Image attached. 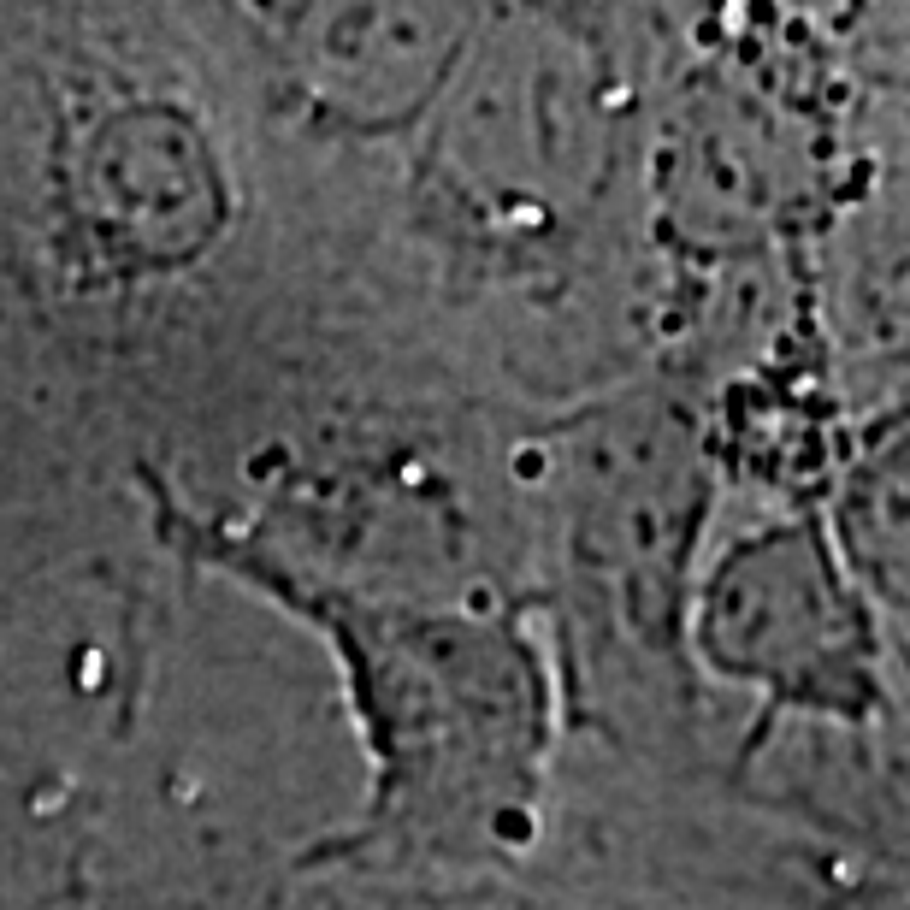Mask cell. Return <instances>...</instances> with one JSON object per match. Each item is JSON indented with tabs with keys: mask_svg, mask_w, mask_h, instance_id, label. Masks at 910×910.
<instances>
[{
	"mask_svg": "<svg viewBox=\"0 0 910 910\" xmlns=\"http://www.w3.org/2000/svg\"><path fill=\"white\" fill-rule=\"evenodd\" d=\"M692 668L727 721V786L905 780V627L851 574L828 503L715 515Z\"/></svg>",
	"mask_w": 910,
	"mask_h": 910,
	"instance_id": "obj_5",
	"label": "cell"
},
{
	"mask_svg": "<svg viewBox=\"0 0 910 910\" xmlns=\"http://www.w3.org/2000/svg\"><path fill=\"white\" fill-rule=\"evenodd\" d=\"M225 18L361 355L538 420L656 361L662 6L231 0Z\"/></svg>",
	"mask_w": 910,
	"mask_h": 910,
	"instance_id": "obj_1",
	"label": "cell"
},
{
	"mask_svg": "<svg viewBox=\"0 0 910 910\" xmlns=\"http://www.w3.org/2000/svg\"><path fill=\"white\" fill-rule=\"evenodd\" d=\"M343 355L225 6H0V367L65 444L190 503Z\"/></svg>",
	"mask_w": 910,
	"mask_h": 910,
	"instance_id": "obj_2",
	"label": "cell"
},
{
	"mask_svg": "<svg viewBox=\"0 0 910 910\" xmlns=\"http://www.w3.org/2000/svg\"><path fill=\"white\" fill-rule=\"evenodd\" d=\"M308 633L361 751V798L308 834L379 875H509L538 857L562 775V698L538 603L225 585Z\"/></svg>",
	"mask_w": 910,
	"mask_h": 910,
	"instance_id": "obj_4",
	"label": "cell"
},
{
	"mask_svg": "<svg viewBox=\"0 0 910 910\" xmlns=\"http://www.w3.org/2000/svg\"><path fill=\"white\" fill-rule=\"evenodd\" d=\"M721 467L710 385L680 361L550 414L538 432V615L562 745L639 775L721 780L727 721L692 668Z\"/></svg>",
	"mask_w": 910,
	"mask_h": 910,
	"instance_id": "obj_3",
	"label": "cell"
}]
</instances>
